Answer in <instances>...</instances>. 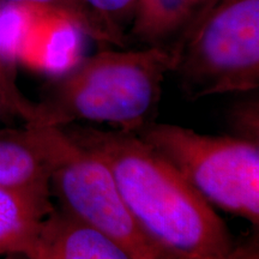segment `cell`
Returning <instances> with one entry per match:
<instances>
[{
  "label": "cell",
  "instance_id": "cell-3",
  "mask_svg": "<svg viewBox=\"0 0 259 259\" xmlns=\"http://www.w3.org/2000/svg\"><path fill=\"white\" fill-rule=\"evenodd\" d=\"M187 100L259 88V0H215L170 50Z\"/></svg>",
  "mask_w": 259,
  "mask_h": 259
},
{
  "label": "cell",
  "instance_id": "cell-1",
  "mask_svg": "<svg viewBox=\"0 0 259 259\" xmlns=\"http://www.w3.org/2000/svg\"><path fill=\"white\" fill-rule=\"evenodd\" d=\"M111 171L121 198L142 228L186 259H216L236 242L225 220L185 177L137 134L88 124L59 127Z\"/></svg>",
  "mask_w": 259,
  "mask_h": 259
},
{
  "label": "cell",
  "instance_id": "cell-10",
  "mask_svg": "<svg viewBox=\"0 0 259 259\" xmlns=\"http://www.w3.org/2000/svg\"><path fill=\"white\" fill-rule=\"evenodd\" d=\"M10 5L31 6L48 10L66 19L87 36L101 44L113 45V41L106 29L97 21L92 11L84 5L82 0H0Z\"/></svg>",
  "mask_w": 259,
  "mask_h": 259
},
{
  "label": "cell",
  "instance_id": "cell-13",
  "mask_svg": "<svg viewBox=\"0 0 259 259\" xmlns=\"http://www.w3.org/2000/svg\"><path fill=\"white\" fill-rule=\"evenodd\" d=\"M0 94L11 103V106L16 109L18 115L24 119L25 122L32 120L35 114V103L28 101L19 93L9 66V61L2 54H0Z\"/></svg>",
  "mask_w": 259,
  "mask_h": 259
},
{
  "label": "cell",
  "instance_id": "cell-4",
  "mask_svg": "<svg viewBox=\"0 0 259 259\" xmlns=\"http://www.w3.org/2000/svg\"><path fill=\"white\" fill-rule=\"evenodd\" d=\"M211 204L259 226V144L151 121L135 132Z\"/></svg>",
  "mask_w": 259,
  "mask_h": 259
},
{
  "label": "cell",
  "instance_id": "cell-6",
  "mask_svg": "<svg viewBox=\"0 0 259 259\" xmlns=\"http://www.w3.org/2000/svg\"><path fill=\"white\" fill-rule=\"evenodd\" d=\"M67 145L59 127L25 122L23 128L0 130V187L50 186Z\"/></svg>",
  "mask_w": 259,
  "mask_h": 259
},
{
  "label": "cell",
  "instance_id": "cell-11",
  "mask_svg": "<svg viewBox=\"0 0 259 259\" xmlns=\"http://www.w3.org/2000/svg\"><path fill=\"white\" fill-rule=\"evenodd\" d=\"M97 21L106 29L113 46H127L126 31L131 28L137 11L138 0H82Z\"/></svg>",
  "mask_w": 259,
  "mask_h": 259
},
{
  "label": "cell",
  "instance_id": "cell-14",
  "mask_svg": "<svg viewBox=\"0 0 259 259\" xmlns=\"http://www.w3.org/2000/svg\"><path fill=\"white\" fill-rule=\"evenodd\" d=\"M216 259H259L257 234L242 244H236L234 250L226 257Z\"/></svg>",
  "mask_w": 259,
  "mask_h": 259
},
{
  "label": "cell",
  "instance_id": "cell-12",
  "mask_svg": "<svg viewBox=\"0 0 259 259\" xmlns=\"http://www.w3.org/2000/svg\"><path fill=\"white\" fill-rule=\"evenodd\" d=\"M227 124L234 137L259 144V99L258 95L236 101L227 112Z\"/></svg>",
  "mask_w": 259,
  "mask_h": 259
},
{
  "label": "cell",
  "instance_id": "cell-15",
  "mask_svg": "<svg viewBox=\"0 0 259 259\" xmlns=\"http://www.w3.org/2000/svg\"><path fill=\"white\" fill-rule=\"evenodd\" d=\"M14 116H19L8 100L0 94V121H9Z\"/></svg>",
  "mask_w": 259,
  "mask_h": 259
},
{
  "label": "cell",
  "instance_id": "cell-2",
  "mask_svg": "<svg viewBox=\"0 0 259 259\" xmlns=\"http://www.w3.org/2000/svg\"><path fill=\"white\" fill-rule=\"evenodd\" d=\"M173 64V54L163 47L97 52L47 84L28 124L61 127L90 122L137 132L154 121Z\"/></svg>",
  "mask_w": 259,
  "mask_h": 259
},
{
  "label": "cell",
  "instance_id": "cell-9",
  "mask_svg": "<svg viewBox=\"0 0 259 259\" xmlns=\"http://www.w3.org/2000/svg\"><path fill=\"white\" fill-rule=\"evenodd\" d=\"M213 2L138 0L130 37H135L147 47H163L170 51Z\"/></svg>",
  "mask_w": 259,
  "mask_h": 259
},
{
  "label": "cell",
  "instance_id": "cell-7",
  "mask_svg": "<svg viewBox=\"0 0 259 259\" xmlns=\"http://www.w3.org/2000/svg\"><path fill=\"white\" fill-rule=\"evenodd\" d=\"M56 205L50 186L0 187V255H34L41 229Z\"/></svg>",
  "mask_w": 259,
  "mask_h": 259
},
{
  "label": "cell",
  "instance_id": "cell-16",
  "mask_svg": "<svg viewBox=\"0 0 259 259\" xmlns=\"http://www.w3.org/2000/svg\"><path fill=\"white\" fill-rule=\"evenodd\" d=\"M3 259H30L28 258L27 255L24 254H9V255H4Z\"/></svg>",
  "mask_w": 259,
  "mask_h": 259
},
{
  "label": "cell",
  "instance_id": "cell-5",
  "mask_svg": "<svg viewBox=\"0 0 259 259\" xmlns=\"http://www.w3.org/2000/svg\"><path fill=\"white\" fill-rule=\"evenodd\" d=\"M50 189L58 208L101 233L132 259H186L164 248L142 228L108 168L70 139L52 174Z\"/></svg>",
  "mask_w": 259,
  "mask_h": 259
},
{
  "label": "cell",
  "instance_id": "cell-8",
  "mask_svg": "<svg viewBox=\"0 0 259 259\" xmlns=\"http://www.w3.org/2000/svg\"><path fill=\"white\" fill-rule=\"evenodd\" d=\"M30 259H132L101 233L56 205Z\"/></svg>",
  "mask_w": 259,
  "mask_h": 259
}]
</instances>
